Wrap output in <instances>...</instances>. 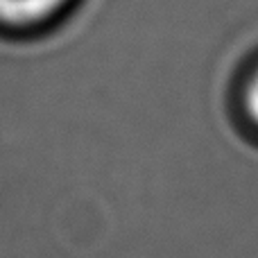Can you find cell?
Here are the masks:
<instances>
[{
  "label": "cell",
  "mask_w": 258,
  "mask_h": 258,
  "mask_svg": "<svg viewBox=\"0 0 258 258\" xmlns=\"http://www.w3.org/2000/svg\"><path fill=\"white\" fill-rule=\"evenodd\" d=\"M247 109H249L251 118L258 122V73L254 75V80H251L249 89H247Z\"/></svg>",
  "instance_id": "2"
},
{
  "label": "cell",
  "mask_w": 258,
  "mask_h": 258,
  "mask_svg": "<svg viewBox=\"0 0 258 258\" xmlns=\"http://www.w3.org/2000/svg\"><path fill=\"white\" fill-rule=\"evenodd\" d=\"M68 0H0V23L9 27H30L52 18Z\"/></svg>",
  "instance_id": "1"
}]
</instances>
